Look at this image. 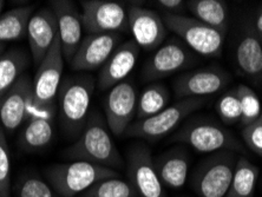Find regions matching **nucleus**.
Wrapping results in <instances>:
<instances>
[{
    "label": "nucleus",
    "instance_id": "obj_1",
    "mask_svg": "<svg viewBox=\"0 0 262 197\" xmlns=\"http://www.w3.org/2000/svg\"><path fill=\"white\" fill-rule=\"evenodd\" d=\"M64 156L73 161H84L113 170H121L125 162L110 135L105 117L95 111L77 141L64 151Z\"/></svg>",
    "mask_w": 262,
    "mask_h": 197
},
{
    "label": "nucleus",
    "instance_id": "obj_2",
    "mask_svg": "<svg viewBox=\"0 0 262 197\" xmlns=\"http://www.w3.org/2000/svg\"><path fill=\"white\" fill-rule=\"evenodd\" d=\"M94 91L95 79L90 75L71 76L61 82L57 94L59 121L69 136H79L82 134L91 114Z\"/></svg>",
    "mask_w": 262,
    "mask_h": 197
},
{
    "label": "nucleus",
    "instance_id": "obj_3",
    "mask_svg": "<svg viewBox=\"0 0 262 197\" xmlns=\"http://www.w3.org/2000/svg\"><path fill=\"white\" fill-rule=\"evenodd\" d=\"M46 182L60 197H75L88 190L98 181L119 177L116 170L84 161L53 164L45 169Z\"/></svg>",
    "mask_w": 262,
    "mask_h": 197
},
{
    "label": "nucleus",
    "instance_id": "obj_4",
    "mask_svg": "<svg viewBox=\"0 0 262 197\" xmlns=\"http://www.w3.org/2000/svg\"><path fill=\"white\" fill-rule=\"evenodd\" d=\"M171 143L179 142L191 146L196 151L214 154L229 151L245 154V146L225 126L210 119H190L177 130L170 140Z\"/></svg>",
    "mask_w": 262,
    "mask_h": 197
},
{
    "label": "nucleus",
    "instance_id": "obj_5",
    "mask_svg": "<svg viewBox=\"0 0 262 197\" xmlns=\"http://www.w3.org/2000/svg\"><path fill=\"white\" fill-rule=\"evenodd\" d=\"M208 103L207 97H190L179 99L175 104L169 105L152 117L136 119L126 129L124 136L157 142L175 130L183 119L201 109Z\"/></svg>",
    "mask_w": 262,
    "mask_h": 197
},
{
    "label": "nucleus",
    "instance_id": "obj_6",
    "mask_svg": "<svg viewBox=\"0 0 262 197\" xmlns=\"http://www.w3.org/2000/svg\"><path fill=\"white\" fill-rule=\"evenodd\" d=\"M237 152L219 151L203 160L191 177V187L199 197H225L232 183Z\"/></svg>",
    "mask_w": 262,
    "mask_h": 197
},
{
    "label": "nucleus",
    "instance_id": "obj_7",
    "mask_svg": "<svg viewBox=\"0 0 262 197\" xmlns=\"http://www.w3.org/2000/svg\"><path fill=\"white\" fill-rule=\"evenodd\" d=\"M162 19L165 28L177 34L181 40L194 52L204 57L220 58L222 56L226 36L219 31L186 14L163 13Z\"/></svg>",
    "mask_w": 262,
    "mask_h": 197
},
{
    "label": "nucleus",
    "instance_id": "obj_8",
    "mask_svg": "<svg viewBox=\"0 0 262 197\" xmlns=\"http://www.w3.org/2000/svg\"><path fill=\"white\" fill-rule=\"evenodd\" d=\"M126 172L138 197H167L154 165L151 151L144 143H135L128 150Z\"/></svg>",
    "mask_w": 262,
    "mask_h": 197
},
{
    "label": "nucleus",
    "instance_id": "obj_9",
    "mask_svg": "<svg viewBox=\"0 0 262 197\" xmlns=\"http://www.w3.org/2000/svg\"><path fill=\"white\" fill-rule=\"evenodd\" d=\"M83 28L88 34L121 33L129 31L128 10L122 3L110 0H84Z\"/></svg>",
    "mask_w": 262,
    "mask_h": 197
},
{
    "label": "nucleus",
    "instance_id": "obj_10",
    "mask_svg": "<svg viewBox=\"0 0 262 197\" xmlns=\"http://www.w3.org/2000/svg\"><path fill=\"white\" fill-rule=\"evenodd\" d=\"M137 89L130 80L111 87L104 99V114L110 133L119 137L125 134L137 111Z\"/></svg>",
    "mask_w": 262,
    "mask_h": 197
},
{
    "label": "nucleus",
    "instance_id": "obj_11",
    "mask_svg": "<svg viewBox=\"0 0 262 197\" xmlns=\"http://www.w3.org/2000/svg\"><path fill=\"white\" fill-rule=\"evenodd\" d=\"M195 63V56L182 40L170 38L164 41L146 61L142 78L146 82L174 75Z\"/></svg>",
    "mask_w": 262,
    "mask_h": 197
},
{
    "label": "nucleus",
    "instance_id": "obj_12",
    "mask_svg": "<svg viewBox=\"0 0 262 197\" xmlns=\"http://www.w3.org/2000/svg\"><path fill=\"white\" fill-rule=\"evenodd\" d=\"M64 69V56L61 51L59 36L48 55L39 64L32 80V97L30 103L36 106H46L56 103L61 84Z\"/></svg>",
    "mask_w": 262,
    "mask_h": 197
},
{
    "label": "nucleus",
    "instance_id": "obj_13",
    "mask_svg": "<svg viewBox=\"0 0 262 197\" xmlns=\"http://www.w3.org/2000/svg\"><path fill=\"white\" fill-rule=\"evenodd\" d=\"M232 77L217 65L184 72L174 80L177 98L207 97L221 91L230 83Z\"/></svg>",
    "mask_w": 262,
    "mask_h": 197
},
{
    "label": "nucleus",
    "instance_id": "obj_14",
    "mask_svg": "<svg viewBox=\"0 0 262 197\" xmlns=\"http://www.w3.org/2000/svg\"><path fill=\"white\" fill-rule=\"evenodd\" d=\"M238 73L254 86L262 85V44L257 38L252 18L242 19L235 48Z\"/></svg>",
    "mask_w": 262,
    "mask_h": 197
},
{
    "label": "nucleus",
    "instance_id": "obj_15",
    "mask_svg": "<svg viewBox=\"0 0 262 197\" xmlns=\"http://www.w3.org/2000/svg\"><path fill=\"white\" fill-rule=\"evenodd\" d=\"M129 30L134 40L145 51H156L168 34L162 15L152 10L133 4L128 7Z\"/></svg>",
    "mask_w": 262,
    "mask_h": 197
},
{
    "label": "nucleus",
    "instance_id": "obj_16",
    "mask_svg": "<svg viewBox=\"0 0 262 197\" xmlns=\"http://www.w3.org/2000/svg\"><path fill=\"white\" fill-rule=\"evenodd\" d=\"M122 40V33L86 34L70 61L71 68L76 71L97 70L106 63Z\"/></svg>",
    "mask_w": 262,
    "mask_h": 197
},
{
    "label": "nucleus",
    "instance_id": "obj_17",
    "mask_svg": "<svg viewBox=\"0 0 262 197\" xmlns=\"http://www.w3.org/2000/svg\"><path fill=\"white\" fill-rule=\"evenodd\" d=\"M31 97L32 80L29 75L24 73L0 100V124L5 133H13L26 122Z\"/></svg>",
    "mask_w": 262,
    "mask_h": 197
},
{
    "label": "nucleus",
    "instance_id": "obj_18",
    "mask_svg": "<svg viewBox=\"0 0 262 197\" xmlns=\"http://www.w3.org/2000/svg\"><path fill=\"white\" fill-rule=\"evenodd\" d=\"M58 24L59 40L65 60L69 63L75 57L83 40L82 15L73 3L67 0H53L50 3Z\"/></svg>",
    "mask_w": 262,
    "mask_h": 197
},
{
    "label": "nucleus",
    "instance_id": "obj_19",
    "mask_svg": "<svg viewBox=\"0 0 262 197\" xmlns=\"http://www.w3.org/2000/svg\"><path fill=\"white\" fill-rule=\"evenodd\" d=\"M140 53L141 48L136 41H123L99 70L97 79L99 90L109 91L115 85L125 80L129 73L134 70Z\"/></svg>",
    "mask_w": 262,
    "mask_h": 197
},
{
    "label": "nucleus",
    "instance_id": "obj_20",
    "mask_svg": "<svg viewBox=\"0 0 262 197\" xmlns=\"http://www.w3.org/2000/svg\"><path fill=\"white\" fill-rule=\"evenodd\" d=\"M58 36V24L52 10L41 9L32 14L28 26V39L36 67H39Z\"/></svg>",
    "mask_w": 262,
    "mask_h": 197
},
{
    "label": "nucleus",
    "instance_id": "obj_21",
    "mask_svg": "<svg viewBox=\"0 0 262 197\" xmlns=\"http://www.w3.org/2000/svg\"><path fill=\"white\" fill-rule=\"evenodd\" d=\"M162 184L170 189L182 188L187 182L189 155L182 146H176L154 160Z\"/></svg>",
    "mask_w": 262,
    "mask_h": 197
},
{
    "label": "nucleus",
    "instance_id": "obj_22",
    "mask_svg": "<svg viewBox=\"0 0 262 197\" xmlns=\"http://www.w3.org/2000/svg\"><path fill=\"white\" fill-rule=\"evenodd\" d=\"M186 4L195 19L226 36L229 23L227 3L221 0H189Z\"/></svg>",
    "mask_w": 262,
    "mask_h": 197
},
{
    "label": "nucleus",
    "instance_id": "obj_23",
    "mask_svg": "<svg viewBox=\"0 0 262 197\" xmlns=\"http://www.w3.org/2000/svg\"><path fill=\"white\" fill-rule=\"evenodd\" d=\"M28 68L29 57L20 49H12L0 55V100Z\"/></svg>",
    "mask_w": 262,
    "mask_h": 197
},
{
    "label": "nucleus",
    "instance_id": "obj_24",
    "mask_svg": "<svg viewBox=\"0 0 262 197\" xmlns=\"http://www.w3.org/2000/svg\"><path fill=\"white\" fill-rule=\"evenodd\" d=\"M33 11V6H21L0 14V42L5 44L28 36V26Z\"/></svg>",
    "mask_w": 262,
    "mask_h": 197
},
{
    "label": "nucleus",
    "instance_id": "obj_25",
    "mask_svg": "<svg viewBox=\"0 0 262 197\" xmlns=\"http://www.w3.org/2000/svg\"><path fill=\"white\" fill-rule=\"evenodd\" d=\"M53 134V121L31 118L25 122V126L19 137V144L26 151H38L51 143Z\"/></svg>",
    "mask_w": 262,
    "mask_h": 197
},
{
    "label": "nucleus",
    "instance_id": "obj_26",
    "mask_svg": "<svg viewBox=\"0 0 262 197\" xmlns=\"http://www.w3.org/2000/svg\"><path fill=\"white\" fill-rule=\"evenodd\" d=\"M260 170L248 158L238 156L232 183L225 197H252L259 179Z\"/></svg>",
    "mask_w": 262,
    "mask_h": 197
},
{
    "label": "nucleus",
    "instance_id": "obj_27",
    "mask_svg": "<svg viewBox=\"0 0 262 197\" xmlns=\"http://www.w3.org/2000/svg\"><path fill=\"white\" fill-rule=\"evenodd\" d=\"M169 102H170V92L165 85L160 83L148 85L138 96L136 119L152 117L168 107Z\"/></svg>",
    "mask_w": 262,
    "mask_h": 197
},
{
    "label": "nucleus",
    "instance_id": "obj_28",
    "mask_svg": "<svg viewBox=\"0 0 262 197\" xmlns=\"http://www.w3.org/2000/svg\"><path fill=\"white\" fill-rule=\"evenodd\" d=\"M78 197H138L133 184L119 177L98 181Z\"/></svg>",
    "mask_w": 262,
    "mask_h": 197
},
{
    "label": "nucleus",
    "instance_id": "obj_29",
    "mask_svg": "<svg viewBox=\"0 0 262 197\" xmlns=\"http://www.w3.org/2000/svg\"><path fill=\"white\" fill-rule=\"evenodd\" d=\"M14 197H60L51 185L36 173H23L14 183Z\"/></svg>",
    "mask_w": 262,
    "mask_h": 197
},
{
    "label": "nucleus",
    "instance_id": "obj_30",
    "mask_svg": "<svg viewBox=\"0 0 262 197\" xmlns=\"http://www.w3.org/2000/svg\"><path fill=\"white\" fill-rule=\"evenodd\" d=\"M236 92L241 105V125L247 126L260 118L262 106L259 96L252 87L245 84H238Z\"/></svg>",
    "mask_w": 262,
    "mask_h": 197
},
{
    "label": "nucleus",
    "instance_id": "obj_31",
    "mask_svg": "<svg viewBox=\"0 0 262 197\" xmlns=\"http://www.w3.org/2000/svg\"><path fill=\"white\" fill-rule=\"evenodd\" d=\"M216 111L221 121L227 125L236 124L241 121V105L236 87L221 96L216 104Z\"/></svg>",
    "mask_w": 262,
    "mask_h": 197
},
{
    "label": "nucleus",
    "instance_id": "obj_32",
    "mask_svg": "<svg viewBox=\"0 0 262 197\" xmlns=\"http://www.w3.org/2000/svg\"><path fill=\"white\" fill-rule=\"evenodd\" d=\"M5 134L0 124V197H11V157Z\"/></svg>",
    "mask_w": 262,
    "mask_h": 197
},
{
    "label": "nucleus",
    "instance_id": "obj_33",
    "mask_svg": "<svg viewBox=\"0 0 262 197\" xmlns=\"http://www.w3.org/2000/svg\"><path fill=\"white\" fill-rule=\"evenodd\" d=\"M241 135L248 148L262 157V124L260 119L245 126Z\"/></svg>",
    "mask_w": 262,
    "mask_h": 197
},
{
    "label": "nucleus",
    "instance_id": "obj_34",
    "mask_svg": "<svg viewBox=\"0 0 262 197\" xmlns=\"http://www.w3.org/2000/svg\"><path fill=\"white\" fill-rule=\"evenodd\" d=\"M165 14L174 15H184L187 10V4L183 0H160L157 2Z\"/></svg>",
    "mask_w": 262,
    "mask_h": 197
},
{
    "label": "nucleus",
    "instance_id": "obj_35",
    "mask_svg": "<svg viewBox=\"0 0 262 197\" xmlns=\"http://www.w3.org/2000/svg\"><path fill=\"white\" fill-rule=\"evenodd\" d=\"M253 26H254V30H255L257 38H259L262 44V6L256 12L255 17L253 18Z\"/></svg>",
    "mask_w": 262,
    "mask_h": 197
},
{
    "label": "nucleus",
    "instance_id": "obj_36",
    "mask_svg": "<svg viewBox=\"0 0 262 197\" xmlns=\"http://www.w3.org/2000/svg\"><path fill=\"white\" fill-rule=\"evenodd\" d=\"M4 50H5V44L0 42V55H2V53H4Z\"/></svg>",
    "mask_w": 262,
    "mask_h": 197
},
{
    "label": "nucleus",
    "instance_id": "obj_37",
    "mask_svg": "<svg viewBox=\"0 0 262 197\" xmlns=\"http://www.w3.org/2000/svg\"><path fill=\"white\" fill-rule=\"evenodd\" d=\"M3 6H4V2H2V0H0V12H2Z\"/></svg>",
    "mask_w": 262,
    "mask_h": 197
},
{
    "label": "nucleus",
    "instance_id": "obj_38",
    "mask_svg": "<svg viewBox=\"0 0 262 197\" xmlns=\"http://www.w3.org/2000/svg\"><path fill=\"white\" fill-rule=\"evenodd\" d=\"M259 119H260V122H261V124H262V113H261V116H260Z\"/></svg>",
    "mask_w": 262,
    "mask_h": 197
}]
</instances>
